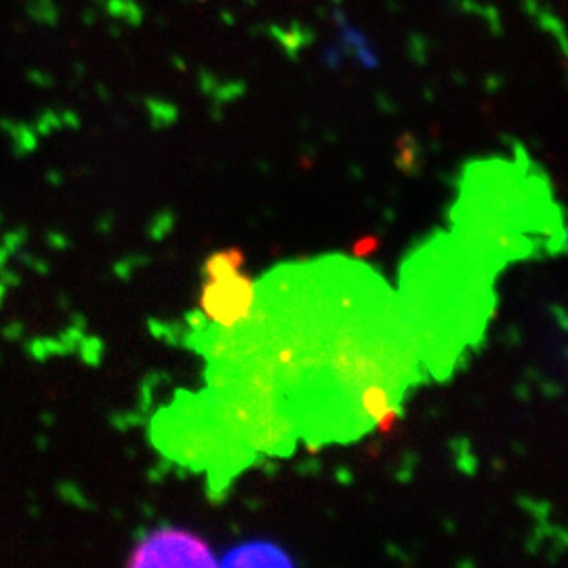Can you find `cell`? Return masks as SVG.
I'll return each mask as SVG.
<instances>
[{
  "label": "cell",
  "mask_w": 568,
  "mask_h": 568,
  "mask_svg": "<svg viewBox=\"0 0 568 568\" xmlns=\"http://www.w3.org/2000/svg\"><path fill=\"white\" fill-rule=\"evenodd\" d=\"M452 211L459 228L484 238H522L560 226V206L554 202L550 181L529 158L469 164Z\"/></svg>",
  "instance_id": "cell-1"
},
{
  "label": "cell",
  "mask_w": 568,
  "mask_h": 568,
  "mask_svg": "<svg viewBox=\"0 0 568 568\" xmlns=\"http://www.w3.org/2000/svg\"><path fill=\"white\" fill-rule=\"evenodd\" d=\"M127 568H219L209 543L183 529H158L131 552Z\"/></svg>",
  "instance_id": "cell-2"
},
{
  "label": "cell",
  "mask_w": 568,
  "mask_h": 568,
  "mask_svg": "<svg viewBox=\"0 0 568 568\" xmlns=\"http://www.w3.org/2000/svg\"><path fill=\"white\" fill-rule=\"evenodd\" d=\"M251 303L253 288L238 274V261H230V255L215 259L211 266V280L202 297L206 314L217 322L232 324L247 314Z\"/></svg>",
  "instance_id": "cell-3"
},
{
  "label": "cell",
  "mask_w": 568,
  "mask_h": 568,
  "mask_svg": "<svg viewBox=\"0 0 568 568\" xmlns=\"http://www.w3.org/2000/svg\"><path fill=\"white\" fill-rule=\"evenodd\" d=\"M219 568H292V562L272 543H247L232 550Z\"/></svg>",
  "instance_id": "cell-4"
}]
</instances>
